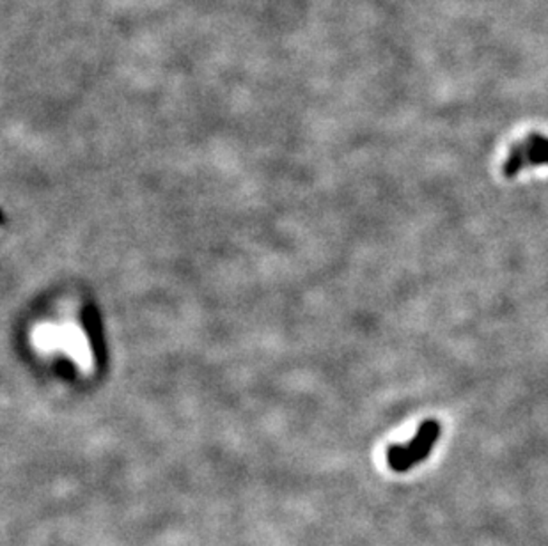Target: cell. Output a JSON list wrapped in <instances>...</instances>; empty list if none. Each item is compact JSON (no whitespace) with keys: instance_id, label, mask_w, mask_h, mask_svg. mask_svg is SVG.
Returning <instances> with one entry per match:
<instances>
[{"instance_id":"obj_1","label":"cell","mask_w":548,"mask_h":546,"mask_svg":"<svg viewBox=\"0 0 548 546\" xmlns=\"http://www.w3.org/2000/svg\"><path fill=\"white\" fill-rule=\"evenodd\" d=\"M442 433V426L439 420L430 419L424 420L415 437L407 444H394L387 449V463L394 472H409L419 463H422L428 456L431 455L439 437Z\"/></svg>"},{"instance_id":"obj_2","label":"cell","mask_w":548,"mask_h":546,"mask_svg":"<svg viewBox=\"0 0 548 546\" xmlns=\"http://www.w3.org/2000/svg\"><path fill=\"white\" fill-rule=\"evenodd\" d=\"M538 165H548V136L529 134L509 147V155L504 162V176L515 178L524 169Z\"/></svg>"}]
</instances>
